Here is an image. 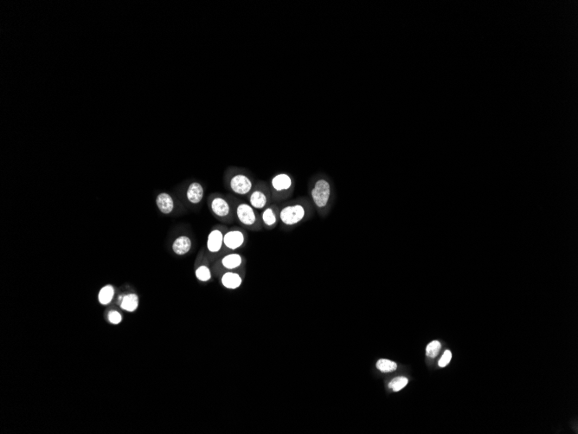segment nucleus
Here are the masks:
<instances>
[{"instance_id": "aec40b11", "label": "nucleus", "mask_w": 578, "mask_h": 434, "mask_svg": "<svg viewBox=\"0 0 578 434\" xmlns=\"http://www.w3.org/2000/svg\"><path fill=\"white\" fill-rule=\"evenodd\" d=\"M196 277L201 282H208L211 278V272L210 268L206 265H202L196 270Z\"/></svg>"}, {"instance_id": "f8f14e48", "label": "nucleus", "mask_w": 578, "mask_h": 434, "mask_svg": "<svg viewBox=\"0 0 578 434\" xmlns=\"http://www.w3.org/2000/svg\"><path fill=\"white\" fill-rule=\"evenodd\" d=\"M221 283L228 289H237L243 284V278L234 271H227L221 278Z\"/></svg>"}, {"instance_id": "5701e85b", "label": "nucleus", "mask_w": 578, "mask_h": 434, "mask_svg": "<svg viewBox=\"0 0 578 434\" xmlns=\"http://www.w3.org/2000/svg\"><path fill=\"white\" fill-rule=\"evenodd\" d=\"M109 319L113 324H118L122 322V317L121 314L117 311H111L109 313Z\"/></svg>"}, {"instance_id": "7ed1b4c3", "label": "nucleus", "mask_w": 578, "mask_h": 434, "mask_svg": "<svg viewBox=\"0 0 578 434\" xmlns=\"http://www.w3.org/2000/svg\"><path fill=\"white\" fill-rule=\"evenodd\" d=\"M224 186L237 196H248L255 187V179L250 172L239 167H228L224 175Z\"/></svg>"}, {"instance_id": "f257e3e1", "label": "nucleus", "mask_w": 578, "mask_h": 434, "mask_svg": "<svg viewBox=\"0 0 578 434\" xmlns=\"http://www.w3.org/2000/svg\"><path fill=\"white\" fill-rule=\"evenodd\" d=\"M309 200L321 218H326L335 201V187L332 179L326 174L313 175L308 182Z\"/></svg>"}, {"instance_id": "6e6552de", "label": "nucleus", "mask_w": 578, "mask_h": 434, "mask_svg": "<svg viewBox=\"0 0 578 434\" xmlns=\"http://www.w3.org/2000/svg\"><path fill=\"white\" fill-rule=\"evenodd\" d=\"M261 219L262 226L267 230L275 229L280 224V205L271 203L262 211Z\"/></svg>"}, {"instance_id": "ddd939ff", "label": "nucleus", "mask_w": 578, "mask_h": 434, "mask_svg": "<svg viewBox=\"0 0 578 434\" xmlns=\"http://www.w3.org/2000/svg\"><path fill=\"white\" fill-rule=\"evenodd\" d=\"M156 204L160 212L164 214H169L174 208L173 197L166 193H161L157 196Z\"/></svg>"}, {"instance_id": "f3484780", "label": "nucleus", "mask_w": 578, "mask_h": 434, "mask_svg": "<svg viewBox=\"0 0 578 434\" xmlns=\"http://www.w3.org/2000/svg\"><path fill=\"white\" fill-rule=\"evenodd\" d=\"M377 368L382 373H391L396 371L397 368V365L396 362H394L392 360H387V359H381V360H377Z\"/></svg>"}, {"instance_id": "0eeeda50", "label": "nucleus", "mask_w": 578, "mask_h": 434, "mask_svg": "<svg viewBox=\"0 0 578 434\" xmlns=\"http://www.w3.org/2000/svg\"><path fill=\"white\" fill-rule=\"evenodd\" d=\"M247 197L249 205L256 211H262L273 203L269 184L264 180L256 181L255 187Z\"/></svg>"}, {"instance_id": "20e7f679", "label": "nucleus", "mask_w": 578, "mask_h": 434, "mask_svg": "<svg viewBox=\"0 0 578 434\" xmlns=\"http://www.w3.org/2000/svg\"><path fill=\"white\" fill-rule=\"evenodd\" d=\"M273 203L283 202L293 196L295 188V180L288 173H278L272 176L269 181Z\"/></svg>"}, {"instance_id": "423d86ee", "label": "nucleus", "mask_w": 578, "mask_h": 434, "mask_svg": "<svg viewBox=\"0 0 578 434\" xmlns=\"http://www.w3.org/2000/svg\"><path fill=\"white\" fill-rule=\"evenodd\" d=\"M209 206L211 213L223 222H230L235 215L233 204L230 196L213 193L210 196Z\"/></svg>"}, {"instance_id": "2eb2a0df", "label": "nucleus", "mask_w": 578, "mask_h": 434, "mask_svg": "<svg viewBox=\"0 0 578 434\" xmlns=\"http://www.w3.org/2000/svg\"><path fill=\"white\" fill-rule=\"evenodd\" d=\"M243 258L241 255L237 254V253H231V254L226 255L225 257H223L221 263L225 269L233 270L240 267L243 264Z\"/></svg>"}, {"instance_id": "1a4fd4ad", "label": "nucleus", "mask_w": 578, "mask_h": 434, "mask_svg": "<svg viewBox=\"0 0 578 434\" xmlns=\"http://www.w3.org/2000/svg\"><path fill=\"white\" fill-rule=\"evenodd\" d=\"M246 240L245 233L237 229H232L224 233V245L231 251H235L242 247Z\"/></svg>"}, {"instance_id": "4468645a", "label": "nucleus", "mask_w": 578, "mask_h": 434, "mask_svg": "<svg viewBox=\"0 0 578 434\" xmlns=\"http://www.w3.org/2000/svg\"><path fill=\"white\" fill-rule=\"evenodd\" d=\"M191 248H192V240L186 236H181L173 242V250L177 255L182 256L186 254L191 250Z\"/></svg>"}, {"instance_id": "4be33fe9", "label": "nucleus", "mask_w": 578, "mask_h": 434, "mask_svg": "<svg viewBox=\"0 0 578 434\" xmlns=\"http://www.w3.org/2000/svg\"><path fill=\"white\" fill-rule=\"evenodd\" d=\"M452 359V353L449 350H446L442 354L441 359L439 360V367H445L450 362Z\"/></svg>"}, {"instance_id": "39448f33", "label": "nucleus", "mask_w": 578, "mask_h": 434, "mask_svg": "<svg viewBox=\"0 0 578 434\" xmlns=\"http://www.w3.org/2000/svg\"><path fill=\"white\" fill-rule=\"evenodd\" d=\"M230 197L233 204L235 216L241 225L255 231H259L263 227L258 211L253 208L249 203L239 201L233 196Z\"/></svg>"}, {"instance_id": "f03ea898", "label": "nucleus", "mask_w": 578, "mask_h": 434, "mask_svg": "<svg viewBox=\"0 0 578 434\" xmlns=\"http://www.w3.org/2000/svg\"><path fill=\"white\" fill-rule=\"evenodd\" d=\"M314 207L309 198L300 197L280 206V224L285 229H292L311 219Z\"/></svg>"}, {"instance_id": "9b49d317", "label": "nucleus", "mask_w": 578, "mask_h": 434, "mask_svg": "<svg viewBox=\"0 0 578 434\" xmlns=\"http://www.w3.org/2000/svg\"><path fill=\"white\" fill-rule=\"evenodd\" d=\"M204 196H205V188L201 183H199L198 181H192V183L189 184L188 187L186 189V198L189 202L197 205L202 202Z\"/></svg>"}, {"instance_id": "dca6fc26", "label": "nucleus", "mask_w": 578, "mask_h": 434, "mask_svg": "<svg viewBox=\"0 0 578 434\" xmlns=\"http://www.w3.org/2000/svg\"><path fill=\"white\" fill-rule=\"evenodd\" d=\"M139 306V298L135 294H129L123 297L122 302V308L128 312H134L137 309Z\"/></svg>"}, {"instance_id": "412c9836", "label": "nucleus", "mask_w": 578, "mask_h": 434, "mask_svg": "<svg viewBox=\"0 0 578 434\" xmlns=\"http://www.w3.org/2000/svg\"><path fill=\"white\" fill-rule=\"evenodd\" d=\"M441 345L438 341H433L426 347V354L429 358H435L441 350Z\"/></svg>"}, {"instance_id": "6ab92c4d", "label": "nucleus", "mask_w": 578, "mask_h": 434, "mask_svg": "<svg viewBox=\"0 0 578 434\" xmlns=\"http://www.w3.org/2000/svg\"><path fill=\"white\" fill-rule=\"evenodd\" d=\"M114 289L112 286L108 285V286L104 287L102 290L100 291L99 294V301L102 304H109V302L112 301L113 296H114Z\"/></svg>"}, {"instance_id": "9d476101", "label": "nucleus", "mask_w": 578, "mask_h": 434, "mask_svg": "<svg viewBox=\"0 0 578 434\" xmlns=\"http://www.w3.org/2000/svg\"><path fill=\"white\" fill-rule=\"evenodd\" d=\"M224 233L220 229H213L208 235L207 249L211 253H217L224 245Z\"/></svg>"}, {"instance_id": "a211bd4d", "label": "nucleus", "mask_w": 578, "mask_h": 434, "mask_svg": "<svg viewBox=\"0 0 578 434\" xmlns=\"http://www.w3.org/2000/svg\"><path fill=\"white\" fill-rule=\"evenodd\" d=\"M408 383L409 379L406 377H396L389 383V388L394 392H399L408 385Z\"/></svg>"}]
</instances>
